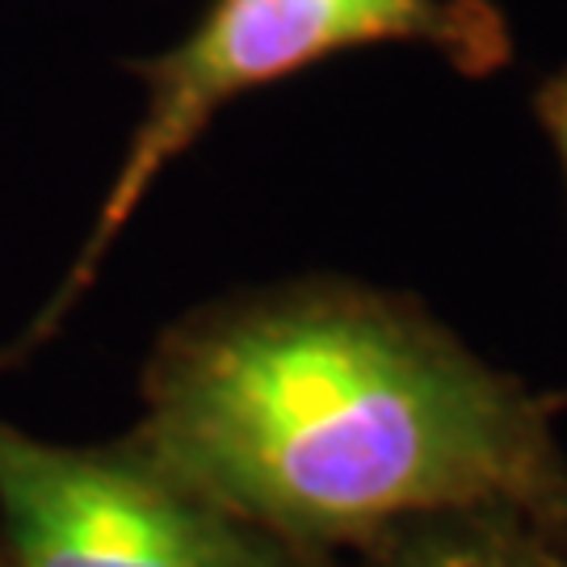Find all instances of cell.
<instances>
[{
	"label": "cell",
	"mask_w": 567,
	"mask_h": 567,
	"mask_svg": "<svg viewBox=\"0 0 567 567\" xmlns=\"http://www.w3.org/2000/svg\"><path fill=\"white\" fill-rule=\"evenodd\" d=\"M365 47H425L458 76L484 81L513 63V25L492 0H210L177 47L131 63L147 89L143 114L76 261L18 341V353L55 337L97 282V269L147 189L227 105Z\"/></svg>",
	"instance_id": "cell-2"
},
{
	"label": "cell",
	"mask_w": 567,
	"mask_h": 567,
	"mask_svg": "<svg viewBox=\"0 0 567 567\" xmlns=\"http://www.w3.org/2000/svg\"><path fill=\"white\" fill-rule=\"evenodd\" d=\"M341 567H567V534L513 508H463L386 529Z\"/></svg>",
	"instance_id": "cell-4"
},
{
	"label": "cell",
	"mask_w": 567,
	"mask_h": 567,
	"mask_svg": "<svg viewBox=\"0 0 567 567\" xmlns=\"http://www.w3.org/2000/svg\"><path fill=\"white\" fill-rule=\"evenodd\" d=\"M140 395L156 463L324 564L463 508L567 534L550 400L412 295L341 274L224 295L164 328Z\"/></svg>",
	"instance_id": "cell-1"
},
{
	"label": "cell",
	"mask_w": 567,
	"mask_h": 567,
	"mask_svg": "<svg viewBox=\"0 0 567 567\" xmlns=\"http://www.w3.org/2000/svg\"><path fill=\"white\" fill-rule=\"evenodd\" d=\"M4 567H341L215 505L126 433L60 446L0 421Z\"/></svg>",
	"instance_id": "cell-3"
},
{
	"label": "cell",
	"mask_w": 567,
	"mask_h": 567,
	"mask_svg": "<svg viewBox=\"0 0 567 567\" xmlns=\"http://www.w3.org/2000/svg\"><path fill=\"white\" fill-rule=\"evenodd\" d=\"M534 118H538L543 135H547L550 147H555L559 168H564V182H567V68L550 72L547 81L534 89ZM564 404H567V391L550 400V408H564Z\"/></svg>",
	"instance_id": "cell-5"
}]
</instances>
